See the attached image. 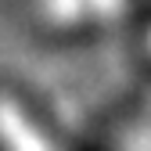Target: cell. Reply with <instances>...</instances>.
<instances>
[{"label":"cell","instance_id":"obj_1","mask_svg":"<svg viewBox=\"0 0 151 151\" xmlns=\"http://www.w3.org/2000/svg\"><path fill=\"white\" fill-rule=\"evenodd\" d=\"M0 129H4V137H7V144L14 151H47L43 140L29 129V122L22 115H14L11 108H0Z\"/></svg>","mask_w":151,"mask_h":151},{"label":"cell","instance_id":"obj_2","mask_svg":"<svg viewBox=\"0 0 151 151\" xmlns=\"http://www.w3.org/2000/svg\"><path fill=\"white\" fill-rule=\"evenodd\" d=\"M76 4L79 0H50V7L58 14H72ZM119 7H122V0H90V11H97V14H115Z\"/></svg>","mask_w":151,"mask_h":151}]
</instances>
